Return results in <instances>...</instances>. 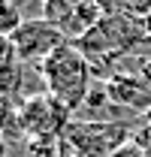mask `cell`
<instances>
[{
	"instance_id": "8",
	"label": "cell",
	"mask_w": 151,
	"mask_h": 157,
	"mask_svg": "<svg viewBox=\"0 0 151 157\" xmlns=\"http://www.w3.org/2000/svg\"><path fill=\"white\" fill-rule=\"evenodd\" d=\"M21 21H24V15H21V9L12 3V0H0V33H15L21 27Z\"/></svg>"
},
{
	"instance_id": "17",
	"label": "cell",
	"mask_w": 151,
	"mask_h": 157,
	"mask_svg": "<svg viewBox=\"0 0 151 157\" xmlns=\"http://www.w3.org/2000/svg\"><path fill=\"white\" fill-rule=\"evenodd\" d=\"M145 30H148V33H151V12H148V15H145Z\"/></svg>"
},
{
	"instance_id": "14",
	"label": "cell",
	"mask_w": 151,
	"mask_h": 157,
	"mask_svg": "<svg viewBox=\"0 0 151 157\" xmlns=\"http://www.w3.org/2000/svg\"><path fill=\"white\" fill-rule=\"evenodd\" d=\"M57 157H85V154L76 148L70 139H64V136H60V139H57Z\"/></svg>"
},
{
	"instance_id": "3",
	"label": "cell",
	"mask_w": 151,
	"mask_h": 157,
	"mask_svg": "<svg viewBox=\"0 0 151 157\" xmlns=\"http://www.w3.org/2000/svg\"><path fill=\"white\" fill-rule=\"evenodd\" d=\"M64 139H70L85 157H112L133 139L130 124H94V121H73Z\"/></svg>"
},
{
	"instance_id": "13",
	"label": "cell",
	"mask_w": 151,
	"mask_h": 157,
	"mask_svg": "<svg viewBox=\"0 0 151 157\" xmlns=\"http://www.w3.org/2000/svg\"><path fill=\"white\" fill-rule=\"evenodd\" d=\"M112 157H151L148 151H145V148H139V145H136V142H127V145H124V148H121V151H115Z\"/></svg>"
},
{
	"instance_id": "6",
	"label": "cell",
	"mask_w": 151,
	"mask_h": 157,
	"mask_svg": "<svg viewBox=\"0 0 151 157\" xmlns=\"http://www.w3.org/2000/svg\"><path fill=\"white\" fill-rule=\"evenodd\" d=\"M0 97L21 106V97H24V63L21 60L0 67Z\"/></svg>"
},
{
	"instance_id": "19",
	"label": "cell",
	"mask_w": 151,
	"mask_h": 157,
	"mask_svg": "<svg viewBox=\"0 0 151 157\" xmlns=\"http://www.w3.org/2000/svg\"><path fill=\"white\" fill-rule=\"evenodd\" d=\"M145 118H151V112H148V115H145Z\"/></svg>"
},
{
	"instance_id": "18",
	"label": "cell",
	"mask_w": 151,
	"mask_h": 157,
	"mask_svg": "<svg viewBox=\"0 0 151 157\" xmlns=\"http://www.w3.org/2000/svg\"><path fill=\"white\" fill-rule=\"evenodd\" d=\"M70 3H82V0H70Z\"/></svg>"
},
{
	"instance_id": "4",
	"label": "cell",
	"mask_w": 151,
	"mask_h": 157,
	"mask_svg": "<svg viewBox=\"0 0 151 157\" xmlns=\"http://www.w3.org/2000/svg\"><path fill=\"white\" fill-rule=\"evenodd\" d=\"M12 42H15V52H18L21 63H42L52 52H57L70 39L64 36L60 27H55L52 21L27 18V21H21V27L12 33Z\"/></svg>"
},
{
	"instance_id": "1",
	"label": "cell",
	"mask_w": 151,
	"mask_h": 157,
	"mask_svg": "<svg viewBox=\"0 0 151 157\" xmlns=\"http://www.w3.org/2000/svg\"><path fill=\"white\" fill-rule=\"evenodd\" d=\"M39 67H42V78H45L48 94L57 97L67 109H73V118H76V112L82 109V103L97 78L91 60L82 55V48L76 42H64Z\"/></svg>"
},
{
	"instance_id": "5",
	"label": "cell",
	"mask_w": 151,
	"mask_h": 157,
	"mask_svg": "<svg viewBox=\"0 0 151 157\" xmlns=\"http://www.w3.org/2000/svg\"><path fill=\"white\" fill-rule=\"evenodd\" d=\"M106 82V91H109V97L121 106V109H127L130 115L136 118H145L151 112V88L145 85V78L142 76H127V73H115V76L103 78Z\"/></svg>"
},
{
	"instance_id": "12",
	"label": "cell",
	"mask_w": 151,
	"mask_h": 157,
	"mask_svg": "<svg viewBox=\"0 0 151 157\" xmlns=\"http://www.w3.org/2000/svg\"><path fill=\"white\" fill-rule=\"evenodd\" d=\"M18 60V52H15V42L9 33H0V67H6V63H15Z\"/></svg>"
},
{
	"instance_id": "16",
	"label": "cell",
	"mask_w": 151,
	"mask_h": 157,
	"mask_svg": "<svg viewBox=\"0 0 151 157\" xmlns=\"http://www.w3.org/2000/svg\"><path fill=\"white\" fill-rule=\"evenodd\" d=\"M0 157H9V142L0 136Z\"/></svg>"
},
{
	"instance_id": "2",
	"label": "cell",
	"mask_w": 151,
	"mask_h": 157,
	"mask_svg": "<svg viewBox=\"0 0 151 157\" xmlns=\"http://www.w3.org/2000/svg\"><path fill=\"white\" fill-rule=\"evenodd\" d=\"M15 115H18V127L24 130L27 139H60L67 133V127L73 124V109H67L52 94L24 100Z\"/></svg>"
},
{
	"instance_id": "10",
	"label": "cell",
	"mask_w": 151,
	"mask_h": 157,
	"mask_svg": "<svg viewBox=\"0 0 151 157\" xmlns=\"http://www.w3.org/2000/svg\"><path fill=\"white\" fill-rule=\"evenodd\" d=\"M15 112H18V106H15L12 100L0 97V136H6V133L15 127Z\"/></svg>"
},
{
	"instance_id": "15",
	"label": "cell",
	"mask_w": 151,
	"mask_h": 157,
	"mask_svg": "<svg viewBox=\"0 0 151 157\" xmlns=\"http://www.w3.org/2000/svg\"><path fill=\"white\" fill-rule=\"evenodd\" d=\"M142 78H145V85L151 88V60L145 63V67H142Z\"/></svg>"
},
{
	"instance_id": "9",
	"label": "cell",
	"mask_w": 151,
	"mask_h": 157,
	"mask_svg": "<svg viewBox=\"0 0 151 157\" xmlns=\"http://www.w3.org/2000/svg\"><path fill=\"white\" fill-rule=\"evenodd\" d=\"M27 157H57V139H30Z\"/></svg>"
},
{
	"instance_id": "11",
	"label": "cell",
	"mask_w": 151,
	"mask_h": 157,
	"mask_svg": "<svg viewBox=\"0 0 151 157\" xmlns=\"http://www.w3.org/2000/svg\"><path fill=\"white\" fill-rule=\"evenodd\" d=\"M121 12L145 21V15L151 12V0H121Z\"/></svg>"
},
{
	"instance_id": "7",
	"label": "cell",
	"mask_w": 151,
	"mask_h": 157,
	"mask_svg": "<svg viewBox=\"0 0 151 157\" xmlns=\"http://www.w3.org/2000/svg\"><path fill=\"white\" fill-rule=\"evenodd\" d=\"M73 9H76V3H70V0H45L42 3V18L52 21L55 27H60V33L67 36V27L73 21Z\"/></svg>"
}]
</instances>
